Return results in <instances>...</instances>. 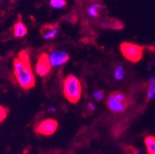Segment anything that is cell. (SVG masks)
Listing matches in <instances>:
<instances>
[{"label":"cell","mask_w":155,"mask_h":154,"mask_svg":"<svg viewBox=\"0 0 155 154\" xmlns=\"http://www.w3.org/2000/svg\"><path fill=\"white\" fill-rule=\"evenodd\" d=\"M49 59L51 66L57 67V66H62L68 62L70 59V56L66 52L57 50L52 52L51 55L49 56Z\"/></svg>","instance_id":"cell-7"},{"label":"cell","mask_w":155,"mask_h":154,"mask_svg":"<svg viewBox=\"0 0 155 154\" xmlns=\"http://www.w3.org/2000/svg\"><path fill=\"white\" fill-rule=\"evenodd\" d=\"M93 97L97 101H100V100H104L105 96H104V93L103 91H96V92H93Z\"/></svg>","instance_id":"cell-17"},{"label":"cell","mask_w":155,"mask_h":154,"mask_svg":"<svg viewBox=\"0 0 155 154\" xmlns=\"http://www.w3.org/2000/svg\"><path fill=\"white\" fill-rule=\"evenodd\" d=\"M27 34V29L23 22H18L14 26V36L15 38H22Z\"/></svg>","instance_id":"cell-9"},{"label":"cell","mask_w":155,"mask_h":154,"mask_svg":"<svg viewBox=\"0 0 155 154\" xmlns=\"http://www.w3.org/2000/svg\"><path fill=\"white\" fill-rule=\"evenodd\" d=\"M13 70L15 79L22 88L29 89L35 87L36 80L30 63L23 62L16 58L13 61Z\"/></svg>","instance_id":"cell-1"},{"label":"cell","mask_w":155,"mask_h":154,"mask_svg":"<svg viewBox=\"0 0 155 154\" xmlns=\"http://www.w3.org/2000/svg\"><path fill=\"white\" fill-rule=\"evenodd\" d=\"M148 154H155V137L153 136H148L144 139Z\"/></svg>","instance_id":"cell-10"},{"label":"cell","mask_w":155,"mask_h":154,"mask_svg":"<svg viewBox=\"0 0 155 154\" xmlns=\"http://www.w3.org/2000/svg\"><path fill=\"white\" fill-rule=\"evenodd\" d=\"M51 65L49 62V55L47 53H43L40 56L36 66V73L40 76H46L49 73L51 70Z\"/></svg>","instance_id":"cell-6"},{"label":"cell","mask_w":155,"mask_h":154,"mask_svg":"<svg viewBox=\"0 0 155 154\" xmlns=\"http://www.w3.org/2000/svg\"><path fill=\"white\" fill-rule=\"evenodd\" d=\"M88 109H89L91 112H93V111L96 109V108H95L94 105H93L92 103H88Z\"/></svg>","instance_id":"cell-18"},{"label":"cell","mask_w":155,"mask_h":154,"mask_svg":"<svg viewBox=\"0 0 155 154\" xmlns=\"http://www.w3.org/2000/svg\"><path fill=\"white\" fill-rule=\"evenodd\" d=\"M123 76H124V70H123V66H118L115 69V71H114V77L115 79L117 80H121L123 79Z\"/></svg>","instance_id":"cell-14"},{"label":"cell","mask_w":155,"mask_h":154,"mask_svg":"<svg viewBox=\"0 0 155 154\" xmlns=\"http://www.w3.org/2000/svg\"><path fill=\"white\" fill-rule=\"evenodd\" d=\"M59 32V28L57 26H54L52 25H46L43 26L40 30L42 36L45 40H52L55 38Z\"/></svg>","instance_id":"cell-8"},{"label":"cell","mask_w":155,"mask_h":154,"mask_svg":"<svg viewBox=\"0 0 155 154\" xmlns=\"http://www.w3.org/2000/svg\"><path fill=\"white\" fill-rule=\"evenodd\" d=\"M49 4L52 7L55 9H61L66 6V1L65 0H50Z\"/></svg>","instance_id":"cell-15"},{"label":"cell","mask_w":155,"mask_h":154,"mask_svg":"<svg viewBox=\"0 0 155 154\" xmlns=\"http://www.w3.org/2000/svg\"><path fill=\"white\" fill-rule=\"evenodd\" d=\"M130 105L129 99L125 94L119 91L113 92L108 96L107 106L114 113H122Z\"/></svg>","instance_id":"cell-3"},{"label":"cell","mask_w":155,"mask_h":154,"mask_svg":"<svg viewBox=\"0 0 155 154\" xmlns=\"http://www.w3.org/2000/svg\"><path fill=\"white\" fill-rule=\"evenodd\" d=\"M18 59H20L21 61L25 62H28L30 63V58H29V51L28 49H23L20 51L19 53V56Z\"/></svg>","instance_id":"cell-11"},{"label":"cell","mask_w":155,"mask_h":154,"mask_svg":"<svg viewBox=\"0 0 155 154\" xmlns=\"http://www.w3.org/2000/svg\"><path fill=\"white\" fill-rule=\"evenodd\" d=\"M121 53L127 60L137 62L141 59L144 53V49L140 45L131 43H123L120 46Z\"/></svg>","instance_id":"cell-4"},{"label":"cell","mask_w":155,"mask_h":154,"mask_svg":"<svg viewBox=\"0 0 155 154\" xmlns=\"http://www.w3.org/2000/svg\"><path fill=\"white\" fill-rule=\"evenodd\" d=\"M63 94L71 103H76L82 96V87L80 81L74 75L67 76L63 82Z\"/></svg>","instance_id":"cell-2"},{"label":"cell","mask_w":155,"mask_h":154,"mask_svg":"<svg viewBox=\"0 0 155 154\" xmlns=\"http://www.w3.org/2000/svg\"><path fill=\"white\" fill-rule=\"evenodd\" d=\"M58 128V122L53 119H47L42 121L35 129L36 133L43 136L53 135Z\"/></svg>","instance_id":"cell-5"},{"label":"cell","mask_w":155,"mask_h":154,"mask_svg":"<svg viewBox=\"0 0 155 154\" xmlns=\"http://www.w3.org/2000/svg\"><path fill=\"white\" fill-rule=\"evenodd\" d=\"M48 111H49V112H55L56 108L55 107H49V109H48Z\"/></svg>","instance_id":"cell-19"},{"label":"cell","mask_w":155,"mask_h":154,"mask_svg":"<svg viewBox=\"0 0 155 154\" xmlns=\"http://www.w3.org/2000/svg\"><path fill=\"white\" fill-rule=\"evenodd\" d=\"M154 66H155V63H154Z\"/></svg>","instance_id":"cell-21"},{"label":"cell","mask_w":155,"mask_h":154,"mask_svg":"<svg viewBox=\"0 0 155 154\" xmlns=\"http://www.w3.org/2000/svg\"><path fill=\"white\" fill-rule=\"evenodd\" d=\"M7 114H8L7 109L0 105V122H2V121L6 119V117H7Z\"/></svg>","instance_id":"cell-16"},{"label":"cell","mask_w":155,"mask_h":154,"mask_svg":"<svg viewBox=\"0 0 155 154\" xmlns=\"http://www.w3.org/2000/svg\"><path fill=\"white\" fill-rule=\"evenodd\" d=\"M134 154H143V152L141 150H135Z\"/></svg>","instance_id":"cell-20"},{"label":"cell","mask_w":155,"mask_h":154,"mask_svg":"<svg viewBox=\"0 0 155 154\" xmlns=\"http://www.w3.org/2000/svg\"><path fill=\"white\" fill-rule=\"evenodd\" d=\"M155 98V79L150 83V86L148 87V95H147V99L148 100H151Z\"/></svg>","instance_id":"cell-12"},{"label":"cell","mask_w":155,"mask_h":154,"mask_svg":"<svg viewBox=\"0 0 155 154\" xmlns=\"http://www.w3.org/2000/svg\"><path fill=\"white\" fill-rule=\"evenodd\" d=\"M99 8H101V6H100V4H97V3H94L93 5H91L89 8H88V10H87V12L90 15H91L92 17H97L98 15V10Z\"/></svg>","instance_id":"cell-13"}]
</instances>
